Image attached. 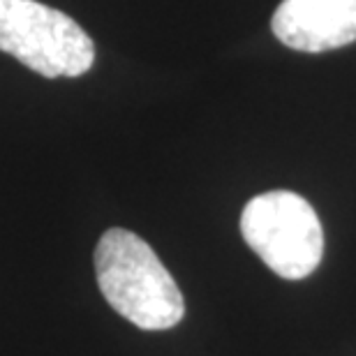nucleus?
I'll list each match as a JSON object with an SVG mask.
<instances>
[{"mask_svg":"<svg viewBox=\"0 0 356 356\" xmlns=\"http://www.w3.org/2000/svg\"><path fill=\"white\" fill-rule=\"evenodd\" d=\"M95 275L106 303L144 331H167L185 315L172 273L144 238L111 227L95 248Z\"/></svg>","mask_w":356,"mask_h":356,"instance_id":"1","label":"nucleus"},{"mask_svg":"<svg viewBox=\"0 0 356 356\" xmlns=\"http://www.w3.org/2000/svg\"><path fill=\"white\" fill-rule=\"evenodd\" d=\"M241 234L284 280L308 277L324 254V232L315 209L289 190H270L250 199L241 213Z\"/></svg>","mask_w":356,"mask_h":356,"instance_id":"2","label":"nucleus"},{"mask_svg":"<svg viewBox=\"0 0 356 356\" xmlns=\"http://www.w3.org/2000/svg\"><path fill=\"white\" fill-rule=\"evenodd\" d=\"M0 51L47 79L81 76L95 63L88 33L65 12L38 0H0Z\"/></svg>","mask_w":356,"mask_h":356,"instance_id":"3","label":"nucleus"},{"mask_svg":"<svg viewBox=\"0 0 356 356\" xmlns=\"http://www.w3.org/2000/svg\"><path fill=\"white\" fill-rule=\"evenodd\" d=\"M270 26L289 49L331 51L356 42V0H282Z\"/></svg>","mask_w":356,"mask_h":356,"instance_id":"4","label":"nucleus"}]
</instances>
